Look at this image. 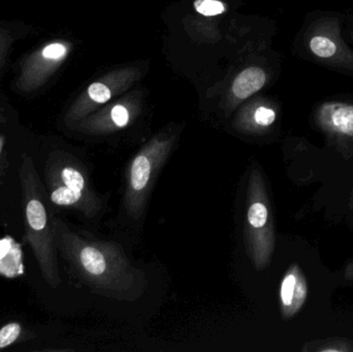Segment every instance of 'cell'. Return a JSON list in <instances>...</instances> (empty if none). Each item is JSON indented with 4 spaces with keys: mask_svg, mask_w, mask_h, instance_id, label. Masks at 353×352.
<instances>
[{
    "mask_svg": "<svg viewBox=\"0 0 353 352\" xmlns=\"http://www.w3.org/2000/svg\"><path fill=\"white\" fill-rule=\"evenodd\" d=\"M52 229L57 251L95 293L130 302L143 295L146 277L132 266L121 246L80 235L56 217H52Z\"/></svg>",
    "mask_w": 353,
    "mask_h": 352,
    "instance_id": "obj_1",
    "label": "cell"
},
{
    "mask_svg": "<svg viewBox=\"0 0 353 352\" xmlns=\"http://www.w3.org/2000/svg\"><path fill=\"white\" fill-rule=\"evenodd\" d=\"M19 178L22 191L25 238L34 254L41 276L49 287L57 289L61 284V278L52 229V217L43 200V188L34 161L29 155L22 156Z\"/></svg>",
    "mask_w": 353,
    "mask_h": 352,
    "instance_id": "obj_2",
    "label": "cell"
},
{
    "mask_svg": "<svg viewBox=\"0 0 353 352\" xmlns=\"http://www.w3.org/2000/svg\"><path fill=\"white\" fill-rule=\"evenodd\" d=\"M345 20L341 12H309L299 33L298 50L305 59L353 78V48L342 34Z\"/></svg>",
    "mask_w": 353,
    "mask_h": 352,
    "instance_id": "obj_3",
    "label": "cell"
},
{
    "mask_svg": "<svg viewBox=\"0 0 353 352\" xmlns=\"http://www.w3.org/2000/svg\"><path fill=\"white\" fill-rule=\"evenodd\" d=\"M174 142L175 136L172 134H159L141 149L130 163L124 206L128 214L136 220L144 212L153 178L169 157Z\"/></svg>",
    "mask_w": 353,
    "mask_h": 352,
    "instance_id": "obj_4",
    "label": "cell"
},
{
    "mask_svg": "<svg viewBox=\"0 0 353 352\" xmlns=\"http://www.w3.org/2000/svg\"><path fill=\"white\" fill-rule=\"evenodd\" d=\"M261 173L252 171L249 180L247 208L246 244L249 256L257 270L269 265L274 250L273 227Z\"/></svg>",
    "mask_w": 353,
    "mask_h": 352,
    "instance_id": "obj_5",
    "label": "cell"
},
{
    "mask_svg": "<svg viewBox=\"0 0 353 352\" xmlns=\"http://www.w3.org/2000/svg\"><path fill=\"white\" fill-rule=\"evenodd\" d=\"M141 78V72L137 68H118L108 72L95 82L74 101L66 112L64 122L72 127L84 118L88 117L103 105L123 93Z\"/></svg>",
    "mask_w": 353,
    "mask_h": 352,
    "instance_id": "obj_6",
    "label": "cell"
},
{
    "mask_svg": "<svg viewBox=\"0 0 353 352\" xmlns=\"http://www.w3.org/2000/svg\"><path fill=\"white\" fill-rule=\"evenodd\" d=\"M72 50L70 41L54 39L31 52L21 62L14 86L25 94L39 90L65 62Z\"/></svg>",
    "mask_w": 353,
    "mask_h": 352,
    "instance_id": "obj_7",
    "label": "cell"
},
{
    "mask_svg": "<svg viewBox=\"0 0 353 352\" xmlns=\"http://www.w3.org/2000/svg\"><path fill=\"white\" fill-rule=\"evenodd\" d=\"M141 99L138 93H130L109 105H103L88 117L72 126L88 134H107L128 127L140 114Z\"/></svg>",
    "mask_w": 353,
    "mask_h": 352,
    "instance_id": "obj_8",
    "label": "cell"
},
{
    "mask_svg": "<svg viewBox=\"0 0 353 352\" xmlns=\"http://www.w3.org/2000/svg\"><path fill=\"white\" fill-rule=\"evenodd\" d=\"M315 125L340 140H353V99H331L315 105Z\"/></svg>",
    "mask_w": 353,
    "mask_h": 352,
    "instance_id": "obj_9",
    "label": "cell"
},
{
    "mask_svg": "<svg viewBox=\"0 0 353 352\" xmlns=\"http://www.w3.org/2000/svg\"><path fill=\"white\" fill-rule=\"evenodd\" d=\"M307 282L298 266H292L284 276L280 287L281 311L284 318H290L300 311L306 301Z\"/></svg>",
    "mask_w": 353,
    "mask_h": 352,
    "instance_id": "obj_10",
    "label": "cell"
},
{
    "mask_svg": "<svg viewBox=\"0 0 353 352\" xmlns=\"http://www.w3.org/2000/svg\"><path fill=\"white\" fill-rule=\"evenodd\" d=\"M269 74L261 66H250L241 72L232 82V94L236 103L246 101L267 84Z\"/></svg>",
    "mask_w": 353,
    "mask_h": 352,
    "instance_id": "obj_11",
    "label": "cell"
},
{
    "mask_svg": "<svg viewBox=\"0 0 353 352\" xmlns=\"http://www.w3.org/2000/svg\"><path fill=\"white\" fill-rule=\"evenodd\" d=\"M252 119L246 126L247 130H261L271 127L277 120V109L271 101H261L247 107V117L245 122Z\"/></svg>",
    "mask_w": 353,
    "mask_h": 352,
    "instance_id": "obj_12",
    "label": "cell"
},
{
    "mask_svg": "<svg viewBox=\"0 0 353 352\" xmlns=\"http://www.w3.org/2000/svg\"><path fill=\"white\" fill-rule=\"evenodd\" d=\"M23 328L19 322H10L0 329V349H6L18 342L22 337Z\"/></svg>",
    "mask_w": 353,
    "mask_h": 352,
    "instance_id": "obj_13",
    "label": "cell"
},
{
    "mask_svg": "<svg viewBox=\"0 0 353 352\" xmlns=\"http://www.w3.org/2000/svg\"><path fill=\"white\" fill-rule=\"evenodd\" d=\"M195 10L205 17H214L226 12V6L220 0H195Z\"/></svg>",
    "mask_w": 353,
    "mask_h": 352,
    "instance_id": "obj_14",
    "label": "cell"
},
{
    "mask_svg": "<svg viewBox=\"0 0 353 352\" xmlns=\"http://www.w3.org/2000/svg\"><path fill=\"white\" fill-rule=\"evenodd\" d=\"M14 37L6 29L0 28V70L6 64V57L10 52Z\"/></svg>",
    "mask_w": 353,
    "mask_h": 352,
    "instance_id": "obj_15",
    "label": "cell"
},
{
    "mask_svg": "<svg viewBox=\"0 0 353 352\" xmlns=\"http://www.w3.org/2000/svg\"><path fill=\"white\" fill-rule=\"evenodd\" d=\"M346 21H347L348 35L353 43V14L346 18Z\"/></svg>",
    "mask_w": 353,
    "mask_h": 352,
    "instance_id": "obj_16",
    "label": "cell"
},
{
    "mask_svg": "<svg viewBox=\"0 0 353 352\" xmlns=\"http://www.w3.org/2000/svg\"><path fill=\"white\" fill-rule=\"evenodd\" d=\"M4 144H6V138L0 134V156H1L2 150H3Z\"/></svg>",
    "mask_w": 353,
    "mask_h": 352,
    "instance_id": "obj_17",
    "label": "cell"
}]
</instances>
